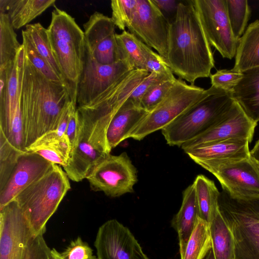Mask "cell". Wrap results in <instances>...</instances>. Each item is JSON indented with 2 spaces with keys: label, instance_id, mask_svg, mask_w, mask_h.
<instances>
[{
  "label": "cell",
  "instance_id": "d590c367",
  "mask_svg": "<svg viewBox=\"0 0 259 259\" xmlns=\"http://www.w3.org/2000/svg\"><path fill=\"white\" fill-rule=\"evenodd\" d=\"M138 5V0H112L111 19L120 30H125L131 23Z\"/></svg>",
  "mask_w": 259,
  "mask_h": 259
},
{
  "label": "cell",
  "instance_id": "5b68a950",
  "mask_svg": "<svg viewBox=\"0 0 259 259\" xmlns=\"http://www.w3.org/2000/svg\"><path fill=\"white\" fill-rule=\"evenodd\" d=\"M234 103L231 93L211 86L197 103L162 128V134L168 145L181 147L225 119Z\"/></svg>",
  "mask_w": 259,
  "mask_h": 259
},
{
  "label": "cell",
  "instance_id": "8d00e7d4",
  "mask_svg": "<svg viewBox=\"0 0 259 259\" xmlns=\"http://www.w3.org/2000/svg\"><path fill=\"white\" fill-rule=\"evenodd\" d=\"M175 78L174 75L151 72L141 81L130 96L127 100L135 105L141 107V100L148 92L163 81Z\"/></svg>",
  "mask_w": 259,
  "mask_h": 259
},
{
  "label": "cell",
  "instance_id": "9a60e30c",
  "mask_svg": "<svg viewBox=\"0 0 259 259\" xmlns=\"http://www.w3.org/2000/svg\"><path fill=\"white\" fill-rule=\"evenodd\" d=\"M94 245L98 259H149L128 228L115 219L99 227Z\"/></svg>",
  "mask_w": 259,
  "mask_h": 259
},
{
  "label": "cell",
  "instance_id": "f6af8a7d",
  "mask_svg": "<svg viewBox=\"0 0 259 259\" xmlns=\"http://www.w3.org/2000/svg\"><path fill=\"white\" fill-rule=\"evenodd\" d=\"M251 157L256 162H259V139L250 151Z\"/></svg>",
  "mask_w": 259,
  "mask_h": 259
},
{
  "label": "cell",
  "instance_id": "f35d334b",
  "mask_svg": "<svg viewBox=\"0 0 259 259\" xmlns=\"http://www.w3.org/2000/svg\"><path fill=\"white\" fill-rule=\"evenodd\" d=\"M177 78L163 81L149 92L142 98L141 107L150 112L157 106L167 96Z\"/></svg>",
  "mask_w": 259,
  "mask_h": 259
},
{
  "label": "cell",
  "instance_id": "7dc6e473",
  "mask_svg": "<svg viewBox=\"0 0 259 259\" xmlns=\"http://www.w3.org/2000/svg\"><path fill=\"white\" fill-rule=\"evenodd\" d=\"M205 259H215L212 249L209 250Z\"/></svg>",
  "mask_w": 259,
  "mask_h": 259
},
{
  "label": "cell",
  "instance_id": "484cf974",
  "mask_svg": "<svg viewBox=\"0 0 259 259\" xmlns=\"http://www.w3.org/2000/svg\"><path fill=\"white\" fill-rule=\"evenodd\" d=\"M259 66V20L250 24L239 38L233 69L243 72Z\"/></svg>",
  "mask_w": 259,
  "mask_h": 259
},
{
  "label": "cell",
  "instance_id": "4dcf8cb0",
  "mask_svg": "<svg viewBox=\"0 0 259 259\" xmlns=\"http://www.w3.org/2000/svg\"><path fill=\"white\" fill-rule=\"evenodd\" d=\"M22 47L7 13H0V69L15 61Z\"/></svg>",
  "mask_w": 259,
  "mask_h": 259
},
{
  "label": "cell",
  "instance_id": "c3c4849f",
  "mask_svg": "<svg viewBox=\"0 0 259 259\" xmlns=\"http://www.w3.org/2000/svg\"><path fill=\"white\" fill-rule=\"evenodd\" d=\"M256 162L257 165V166H258V168H259V162H256Z\"/></svg>",
  "mask_w": 259,
  "mask_h": 259
},
{
  "label": "cell",
  "instance_id": "f546056e",
  "mask_svg": "<svg viewBox=\"0 0 259 259\" xmlns=\"http://www.w3.org/2000/svg\"><path fill=\"white\" fill-rule=\"evenodd\" d=\"M211 248L209 223L198 216L181 259H204Z\"/></svg>",
  "mask_w": 259,
  "mask_h": 259
},
{
  "label": "cell",
  "instance_id": "836d02e7",
  "mask_svg": "<svg viewBox=\"0 0 259 259\" xmlns=\"http://www.w3.org/2000/svg\"><path fill=\"white\" fill-rule=\"evenodd\" d=\"M22 45L24 48L25 54L31 64L48 79L63 85L66 88L63 80L49 63L37 52L23 30L22 31Z\"/></svg>",
  "mask_w": 259,
  "mask_h": 259
},
{
  "label": "cell",
  "instance_id": "ba28073f",
  "mask_svg": "<svg viewBox=\"0 0 259 259\" xmlns=\"http://www.w3.org/2000/svg\"><path fill=\"white\" fill-rule=\"evenodd\" d=\"M49 248L15 200L0 209V259H48Z\"/></svg>",
  "mask_w": 259,
  "mask_h": 259
},
{
  "label": "cell",
  "instance_id": "d4e9b609",
  "mask_svg": "<svg viewBox=\"0 0 259 259\" xmlns=\"http://www.w3.org/2000/svg\"><path fill=\"white\" fill-rule=\"evenodd\" d=\"M55 0H0V13H7L14 29H19L53 6Z\"/></svg>",
  "mask_w": 259,
  "mask_h": 259
},
{
  "label": "cell",
  "instance_id": "2e32d148",
  "mask_svg": "<svg viewBox=\"0 0 259 259\" xmlns=\"http://www.w3.org/2000/svg\"><path fill=\"white\" fill-rule=\"evenodd\" d=\"M115 28L111 18L98 12L83 24L86 48L100 64H111L120 60Z\"/></svg>",
  "mask_w": 259,
  "mask_h": 259
},
{
  "label": "cell",
  "instance_id": "ac0fdd59",
  "mask_svg": "<svg viewBox=\"0 0 259 259\" xmlns=\"http://www.w3.org/2000/svg\"><path fill=\"white\" fill-rule=\"evenodd\" d=\"M257 125L245 115L235 101L228 116L207 131L186 142L181 147L184 151L217 141L237 139L251 142Z\"/></svg>",
  "mask_w": 259,
  "mask_h": 259
},
{
  "label": "cell",
  "instance_id": "83f0119b",
  "mask_svg": "<svg viewBox=\"0 0 259 259\" xmlns=\"http://www.w3.org/2000/svg\"><path fill=\"white\" fill-rule=\"evenodd\" d=\"M199 216L209 223L219 209L220 192L214 182L203 175H198L194 182Z\"/></svg>",
  "mask_w": 259,
  "mask_h": 259
},
{
  "label": "cell",
  "instance_id": "d6986e66",
  "mask_svg": "<svg viewBox=\"0 0 259 259\" xmlns=\"http://www.w3.org/2000/svg\"><path fill=\"white\" fill-rule=\"evenodd\" d=\"M0 131L7 137L20 103L18 54L14 62L0 69Z\"/></svg>",
  "mask_w": 259,
  "mask_h": 259
},
{
  "label": "cell",
  "instance_id": "74e56055",
  "mask_svg": "<svg viewBox=\"0 0 259 259\" xmlns=\"http://www.w3.org/2000/svg\"><path fill=\"white\" fill-rule=\"evenodd\" d=\"M242 72L232 68L230 70H218L214 74H211L209 77L211 86L231 93L242 78Z\"/></svg>",
  "mask_w": 259,
  "mask_h": 259
},
{
  "label": "cell",
  "instance_id": "8fae6325",
  "mask_svg": "<svg viewBox=\"0 0 259 259\" xmlns=\"http://www.w3.org/2000/svg\"><path fill=\"white\" fill-rule=\"evenodd\" d=\"M94 191H101L111 197L134 191L138 181L137 170L125 152L110 154L99 163L86 178Z\"/></svg>",
  "mask_w": 259,
  "mask_h": 259
},
{
  "label": "cell",
  "instance_id": "7c38bea8",
  "mask_svg": "<svg viewBox=\"0 0 259 259\" xmlns=\"http://www.w3.org/2000/svg\"><path fill=\"white\" fill-rule=\"evenodd\" d=\"M207 40L223 58L235 56L238 41L232 32L226 0H191Z\"/></svg>",
  "mask_w": 259,
  "mask_h": 259
},
{
  "label": "cell",
  "instance_id": "603a6c76",
  "mask_svg": "<svg viewBox=\"0 0 259 259\" xmlns=\"http://www.w3.org/2000/svg\"><path fill=\"white\" fill-rule=\"evenodd\" d=\"M198 216V204L193 183L183 191L181 206L171 222L172 227L178 235L181 256L184 252Z\"/></svg>",
  "mask_w": 259,
  "mask_h": 259
},
{
  "label": "cell",
  "instance_id": "7402d4cb",
  "mask_svg": "<svg viewBox=\"0 0 259 259\" xmlns=\"http://www.w3.org/2000/svg\"><path fill=\"white\" fill-rule=\"evenodd\" d=\"M242 73L231 95L249 119L257 123L259 121V66Z\"/></svg>",
  "mask_w": 259,
  "mask_h": 259
},
{
  "label": "cell",
  "instance_id": "ffe728a7",
  "mask_svg": "<svg viewBox=\"0 0 259 259\" xmlns=\"http://www.w3.org/2000/svg\"><path fill=\"white\" fill-rule=\"evenodd\" d=\"M249 141L233 139L207 143L184 151L195 162L249 158Z\"/></svg>",
  "mask_w": 259,
  "mask_h": 259
},
{
  "label": "cell",
  "instance_id": "b9f144b4",
  "mask_svg": "<svg viewBox=\"0 0 259 259\" xmlns=\"http://www.w3.org/2000/svg\"><path fill=\"white\" fill-rule=\"evenodd\" d=\"M145 57L144 70L149 73L152 72L174 75L164 59L158 54L154 52L146 44L144 45Z\"/></svg>",
  "mask_w": 259,
  "mask_h": 259
},
{
  "label": "cell",
  "instance_id": "277c9868",
  "mask_svg": "<svg viewBox=\"0 0 259 259\" xmlns=\"http://www.w3.org/2000/svg\"><path fill=\"white\" fill-rule=\"evenodd\" d=\"M76 109L80 121L78 138L63 167L70 180L78 182L87 178L94 168L110 154L106 133L112 117L89 107Z\"/></svg>",
  "mask_w": 259,
  "mask_h": 259
},
{
  "label": "cell",
  "instance_id": "6da1fadb",
  "mask_svg": "<svg viewBox=\"0 0 259 259\" xmlns=\"http://www.w3.org/2000/svg\"><path fill=\"white\" fill-rule=\"evenodd\" d=\"M18 56L26 149L46 133L57 130L63 113L72 102L64 86L49 80L31 64L22 45Z\"/></svg>",
  "mask_w": 259,
  "mask_h": 259
},
{
  "label": "cell",
  "instance_id": "4fadbf2b",
  "mask_svg": "<svg viewBox=\"0 0 259 259\" xmlns=\"http://www.w3.org/2000/svg\"><path fill=\"white\" fill-rule=\"evenodd\" d=\"M133 70L124 60L111 64L99 63L85 46L83 66L77 90L76 108L91 104L116 81Z\"/></svg>",
  "mask_w": 259,
  "mask_h": 259
},
{
  "label": "cell",
  "instance_id": "4316f807",
  "mask_svg": "<svg viewBox=\"0 0 259 259\" xmlns=\"http://www.w3.org/2000/svg\"><path fill=\"white\" fill-rule=\"evenodd\" d=\"M212 250L215 259H234L232 234L219 209L209 223Z\"/></svg>",
  "mask_w": 259,
  "mask_h": 259
},
{
  "label": "cell",
  "instance_id": "60d3db41",
  "mask_svg": "<svg viewBox=\"0 0 259 259\" xmlns=\"http://www.w3.org/2000/svg\"><path fill=\"white\" fill-rule=\"evenodd\" d=\"M6 138L14 147L20 151H26L21 102L16 110L9 134Z\"/></svg>",
  "mask_w": 259,
  "mask_h": 259
},
{
  "label": "cell",
  "instance_id": "52a82bcc",
  "mask_svg": "<svg viewBox=\"0 0 259 259\" xmlns=\"http://www.w3.org/2000/svg\"><path fill=\"white\" fill-rule=\"evenodd\" d=\"M220 211L234 241V259H259V197L237 199L220 192Z\"/></svg>",
  "mask_w": 259,
  "mask_h": 259
},
{
  "label": "cell",
  "instance_id": "d6a6232c",
  "mask_svg": "<svg viewBox=\"0 0 259 259\" xmlns=\"http://www.w3.org/2000/svg\"><path fill=\"white\" fill-rule=\"evenodd\" d=\"M228 17L233 34L239 40L245 31L251 11L246 0H226Z\"/></svg>",
  "mask_w": 259,
  "mask_h": 259
},
{
  "label": "cell",
  "instance_id": "9c48e42d",
  "mask_svg": "<svg viewBox=\"0 0 259 259\" xmlns=\"http://www.w3.org/2000/svg\"><path fill=\"white\" fill-rule=\"evenodd\" d=\"M205 91L177 79L167 96L140 120L129 138L141 141L148 135L161 130L197 103Z\"/></svg>",
  "mask_w": 259,
  "mask_h": 259
},
{
  "label": "cell",
  "instance_id": "7a4b0ae2",
  "mask_svg": "<svg viewBox=\"0 0 259 259\" xmlns=\"http://www.w3.org/2000/svg\"><path fill=\"white\" fill-rule=\"evenodd\" d=\"M164 60L174 74L191 84L211 75L214 67L211 46L191 1L180 2L170 22Z\"/></svg>",
  "mask_w": 259,
  "mask_h": 259
},
{
  "label": "cell",
  "instance_id": "ee69618b",
  "mask_svg": "<svg viewBox=\"0 0 259 259\" xmlns=\"http://www.w3.org/2000/svg\"><path fill=\"white\" fill-rule=\"evenodd\" d=\"M164 16L165 14L172 15L175 17L177 13L178 6L180 1L175 0H153Z\"/></svg>",
  "mask_w": 259,
  "mask_h": 259
},
{
  "label": "cell",
  "instance_id": "bcb514c9",
  "mask_svg": "<svg viewBox=\"0 0 259 259\" xmlns=\"http://www.w3.org/2000/svg\"><path fill=\"white\" fill-rule=\"evenodd\" d=\"M48 259H64L61 253L57 251L55 248L51 249L49 248L48 252Z\"/></svg>",
  "mask_w": 259,
  "mask_h": 259
},
{
  "label": "cell",
  "instance_id": "f1b7e54d",
  "mask_svg": "<svg viewBox=\"0 0 259 259\" xmlns=\"http://www.w3.org/2000/svg\"><path fill=\"white\" fill-rule=\"evenodd\" d=\"M120 60L126 61L133 69H143L145 63L144 43L125 30L116 34Z\"/></svg>",
  "mask_w": 259,
  "mask_h": 259
},
{
  "label": "cell",
  "instance_id": "e0dca14e",
  "mask_svg": "<svg viewBox=\"0 0 259 259\" xmlns=\"http://www.w3.org/2000/svg\"><path fill=\"white\" fill-rule=\"evenodd\" d=\"M53 165L35 153L26 151L21 153L6 183L0 189V209L43 177Z\"/></svg>",
  "mask_w": 259,
  "mask_h": 259
},
{
  "label": "cell",
  "instance_id": "3957f363",
  "mask_svg": "<svg viewBox=\"0 0 259 259\" xmlns=\"http://www.w3.org/2000/svg\"><path fill=\"white\" fill-rule=\"evenodd\" d=\"M47 30L71 101L76 108L77 90L85 51L83 31L74 18L56 7L52 12Z\"/></svg>",
  "mask_w": 259,
  "mask_h": 259
},
{
  "label": "cell",
  "instance_id": "7bdbcfd3",
  "mask_svg": "<svg viewBox=\"0 0 259 259\" xmlns=\"http://www.w3.org/2000/svg\"><path fill=\"white\" fill-rule=\"evenodd\" d=\"M80 130V121L76 108L72 104L65 135L67 137L72 149L76 145Z\"/></svg>",
  "mask_w": 259,
  "mask_h": 259
},
{
  "label": "cell",
  "instance_id": "44dd1931",
  "mask_svg": "<svg viewBox=\"0 0 259 259\" xmlns=\"http://www.w3.org/2000/svg\"><path fill=\"white\" fill-rule=\"evenodd\" d=\"M148 112L127 99L124 102L113 115L107 127L106 140L110 151L129 138L131 133Z\"/></svg>",
  "mask_w": 259,
  "mask_h": 259
},
{
  "label": "cell",
  "instance_id": "8992f818",
  "mask_svg": "<svg viewBox=\"0 0 259 259\" xmlns=\"http://www.w3.org/2000/svg\"><path fill=\"white\" fill-rule=\"evenodd\" d=\"M70 189L69 178L57 164L41 178L20 192L14 199L33 231L44 234L46 224Z\"/></svg>",
  "mask_w": 259,
  "mask_h": 259
},
{
  "label": "cell",
  "instance_id": "ab89813d",
  "mask_svg": "<svg viewBox=\"0 0 259 259\" xmlns=\"http://www.w3.org/2000/svg\"><path fill=\"white\" fill-rule=\"evenodd\" d=\"M61 255L64 259H98L92 249L80 237L72 241Z\"/></svg>",
  "mask_w": 259,
  "mask_h": 259
},
{
  "label": "cell",
  "instance_id": "1f68e13d",
  "mask_svg": "<svg viewBox=\"0 0 259 259\" xmlns=\"http://www.w3.org/2000/svg\"><path fill=\"white\" fill-rule=\"evenodd\" d=\"M23 30L37 52L63 80L61 70L53 53L47 29L40 23H36L28 24L26 26L25 30Z\"/></svg>",
  "mask_w": 259,
  "mask_h": 259
},
{
  "label": "cell",
  "instance_id": "5bb4252c",
  "mask_svg": "<svg viewBox=\"0 0 259 259\" xmlns=\"http://www.w3.org/2000/svg\"><path fill=\"white\" fill-rule=\"evenodd\" d=\"M169 22L153 0H138L132 21L127 28L164 59L166 57Z\"/></svg>",
  "mask_w": 259,
  "mask_h": 259
},
{
  "label": "cell",
  "instance_id": "e575fe53",
  "mask_svg": "<svg viewBox=\"0 0 259 259\" xmlns=\"http://www.w3.org/2000/svg\"><path fill=\"white\" fill-rule=\"evenodd\" d=\"M24 152L11 145L0 131V189L6 183L19 156Z\"/></svg>",
  "mask_w": 259,
  "mask_h": 259
},
{
  "label": "cell",
  "instance_id": "30bf717a",
  "mask_svg": "<svg viewBox=\"0 0 259 259\" xmlns=\"http://www.w3.org/2000/svg\"><path fill=\"white\" fill-rule=\"evenodd\" d=\"M196 163L213 175L223 190L232 198L259 197V168L251 157Z\"/></svg>",
  "mask_w": 259,
  "mask_h": 259
},
{
  "label": "cell",
  "instance_id": "cb8c5ba5",
  "mask_svg": "<svg viewBox=\"0 0 259 259\" xmlns=\"http://www.w3.org/2000/svg\"><path fill=\"white\" fill-rule=\"evenodd\" d=\"M72 150L66 136H61L56 131L48 132L38 138L26 148V151L39 154L53 164L64 166Z\"/></svg>",
  "mask_w": 259,
  "mask_h": 259
}]
</instances>
